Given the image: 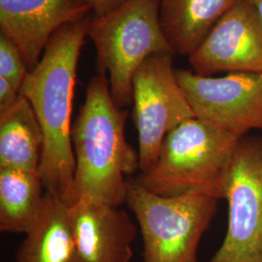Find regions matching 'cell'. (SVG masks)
I'll list each match as a JSON object with an SVG mask.
<instances>
[{
    "label": "cell",
    "instance_id": "obj_1",
    "mask_svg": "<svg viewBox=\"0 0 262 262\" xmlns=\"http://www.w3.org/2000/svg\"><path fill=\"white\" fill-rule=\"evenodd\" d=\"M90 17L69 23L56 31L19 89V94L28 99L35 113L44 135L39 168L44 188L69 205L74 202L71 118L76 74Z\"/></svg>",
    "mask_w": 262,
    "mask_h": 262
},
{
    "label": "cell",
    "instance_id": "obj_2",
    "mask_svg": "<svg viewBox=\"0 0 262 262\" xmlns=\"http://www.w3.org/2000/svg\"><path fill=\"white\" fill-rule=\"evenodd\" d=\"M127 116V109L114 102L106 75L93 77L71 130L75 158L73 203L80 199L116 207L125 203L126 177L140 170L139 152L124 134Z\"/></svg>",
    "mask_w": 262,
    "mask_h": 262
},
{
    "label": "cell",
    "instance_id": "obj_3",
    "mask_svg": "<svg viewBox=\"0 0 262 262\" xmlns=\"http://www.w3.org/2000/svg\"><path fill=\"white\" fill-rule=\"evenodd\" d=\"M240 138L197 118L189 119L169 132L154 164L134 180L160 196L202 191L221 200Z\"/></svg>",
    "mask_w": 262,
    "mask_h": 262
},
{
    "label": "cell",
    "instance_id": "obj_4",
    "mask_svg": "<svg viewBox=\"0 0 262 262\" xmlns=\"http://www.w3.org/2000/svg\"><path fill=\"white\" fill-rule=\"evenodd\" d=\"M159 10L160 0H127L105 16L90 17L88 36L96 50L99 73L109 74L119 108L133 103V77L146 59L159 54L176 56L163 32Z\"/></svg>",
    "mask_w": 262,
    "mask_h": 262
},
{
    "label": "cell",
    "instance_id": "obj_5",
    "mask_svg": "<svg viewBox=\"0 0 262 262\" xmlns=\"http://www.w3.org/2000/svg\"><path fill=\"white\" fill-rule=\"evenodd\" d=\"M219 201L202 191L160 196L129 181L125 203L140 228L144 262H197L198 246Z\"/></svg>",
    "mask_w": 262,
    "mask_h": 262
},
{
    "label": "cell",
    "instance_id": "obj_6",
    "mask_svg": "<svg viewBox=\"0 0 262 262\" xmlns=\"http://www.w3.org/2000/svg\"><path fill=\"white\" fill-rule=\"evenodd\" d=\"M223 199L228 205L225 240L209 262H262V137L237 144Z\"/></svg>",
    "mask_w": 262,
    "mask_h": 262
},
{
    "label": "cell",
    "instance_id": "obj_7",
    "mask_svg": "<svg viewBox=\"0 0 262 262\" xmlns=\"http://www.w3.org/2000/svg\"><path fill=\"white\" fill-rule=\"evenodd\" d=\"M171 54L150 56L132 82L134 122L138 132L140 171L150 168L170 131L195 118L173 68Z\"/></svg>",
    "mask_w": 262,
    "mask_h": 262
},
{
    "label": "cell",
    "instance_id": "obj_8",
    "mask_svg": "<svg viewBox=\"0 0 262 262\" xmlns=\"http://www.w3.org/2000/svg\"><path fill=\"white\" fill-rule=\"evenodd\" d=\"M195 118L243 137L262 131V73L201 76L175 69Z\"/></svg>",
    "mask_w": 262,
    "mask_h": 262
},
{
    "label": "cell",
    "instance_id": "obj_9",
    "mask_svg": "<svg viewBox=\"0 0 262 262\" xmlns=\"http://www.w3.org/2000/svg\"><path fill=\"white\" fill-rule=\"evenodd\" d=\"M201 76L262 73V19L248 0H238L188 56Z\"/></svg>",
    "mask_w": 262,
    "mask_h": 262
},
{
    "label": "cell",
    "instance_id": "obj_10",
    "mask_svg": "<svg viewBox=\"0 0 262 262\" xmlns=\"http://www.w3.org/2000/svg\"><path fill=\"white\" fill-rule=\"evenodd\" d=\"M91 13L80 0H0V30L19 47L31 70L59 28Z\"/></svg>",
    "mask_w": 262,
    "mask_h": 262
},
{
    "label": "cell",
    "instance_id": "obj_11",
    "mask_svg": "<svg viewBox=\"0 0 262 262\" xmlns=\"http://www.w3.org/2000/svg\"><path fill=\"white\" fill-rule=\"evenodd\" d=\"M79 262H130L137 227L120 207L80 199L70 205Z\"/></svg>",
    "mask_w": 262,
    "mask_h": 262
},
{
    "label": "cell",
    "instance_id": "obj_12",
    "mask_svg": "<svg viewBox=\"0 0 262 262\" xmlns=\"http://www.w3.org/2000/svg\"><path fill=\"white\" fill-rule=\"evenodd\" d=\"M16 262H79L69 204L46 191L41 214L19 245Z\"/></svg>",
    "mask_w": 262,
    "mask_h": 262
},
{
    "label": "cell",
    "instance_id": "obj_13",
    "mask_svg": "<svg viewBox=\"0 0 262 262\" xmlns=\"http://www.w3.org/2000/svg\"><path fill=\"white\" fill-rule=\"evenodd\" d=\"M238 0H160V24L175 55L190 56Z\"/></svg>",
    "mask_w": 262,
    "mask_h": 262
},
{
    "label": "cell",
    "instance_id": "obj_14",
    "mask_svg": "<svg viewBox=\"0 0 262 262\" xmlns=\"http://www.w3.org/2000/svg\"><path fill=\"white\" fill-rule=\"evenodd\" d=\"M44 135L28 99L19 94L9 109L0 113V169L39 173Z\"/></svg>",
    "mask_w": 262,
    "mask_h": 262
},
{
    "label": "cell",
    "instance_id": "obj_15",
    "mask_svg": "<svg viewBox=\"0 0 262 262\" xmlns=\"http://www.w3.org/2000/svg\"><path fill=\"white\" fill-rule=\"evenodd\" d=\"M45 193L39 173L0 169V231L27 234L41 214Z\"/></svg>",
    "mask_w": 262,
    "mask_h": 262
},
{
    "label": "cell",
    "instance_id": "obj_16",
    "mask_svg": "<svg viewBox=\"0 0 262 262\" xmlns=\"http://www.w3.org/2000/svg\"><path fill=\"white\" fill-rule=\"evenodd\" d=\"M28 72V62L19 47L8 36L0 33V77L19 91Z\"/></svg>",
    "mask_w": 262,
    "mask_h": 262
},
{
    "label": "cell",
    "instance_id": "obj_17",
    "mask_svg": "<svg viewBox=\"0 0 262 262\" xmlns=\"http://www.w3.org/2000/svg\"><path fill=\"white\" fill-rule=\"evenodd\" d=\"M88 6L94 16L101 17L121 7L127 0H80Z\"/></svg>",
    "mask_w": 262,
    "mask_h": 262
},
{
    "label": "cell",
    "instance_id": "obj_18",
    "mask_svg": "<svg viewBox=\"0 0 262 262\" xmlns=\"http://www.w3.org/2000/svg\"><path fill=\"white\" fill-rule=\"evenodd\" d=\"M19 96V90L8 80L0 77V113L9 109Z\"/></svg>",
    "mask_w": 262,
    "mask_h": 262
},
{
    "label": "cell",
    "instance_id": "obj_19",
    "mask_svg": "<svg viewBox=\"0 0 262 262\" xmlns=\"http://www.w3.org/2000/svg\"><path fill=\"white\" fill-rule=\"evenodd\" d=\"M248 1L253 5L254 9L257 11L258 15L262 19V0H248Z\"/></svg>",
    "mask_w": 262,
    "mask_h": 262
}]
</instances>
